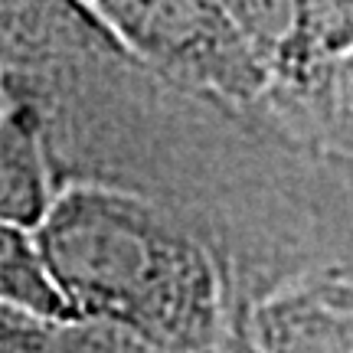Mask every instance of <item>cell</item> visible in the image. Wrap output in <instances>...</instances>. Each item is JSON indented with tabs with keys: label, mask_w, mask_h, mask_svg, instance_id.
<instances>
[{
	"label": "cell",
	"mask_w": 353,
	"mask_h": 353,
	"mask_svg": "<svg viewBox=\"0 0 353 353\" xmlns=\"http://www.w3.org/2000/svg\"><path fill=\"white\" fill-rule=\"evenodd\" d=\"M239 353H350L353 291L347 272L294 278L229 321Z\"/></svg>",
	"instance_id": "cell-3"
},
{
	"label": "cell",
	"mask_w": 353,
	"mask_h": 353,
	"mask_svg": "<svg viewBox=\"0 0 353 353\" xmlns=\"http://www.w3.org/2000/svg\"><path fill=\"white\" fill-rule=\"evenodd\" d=\"M0 304L46 317H76L43 262L33 229L0 219Z\"/></svg>",
	"instance_id": "cell-7"
},
{
	"label": "cell",
	"mask_w": 353,
	"mask_h": 353,
	"mask_svg": "<svg viewBox=\"0 0 353 353\" xmlns=\"http://www.w3.org/2000/svg\"><path fill=\"white\" fill-rule=\"evenodd\" d=\"M0 353H151L121 330L85 317H46L0 304Z\"/></svg>",
	"instance_id": "cell-6"
},
{
	"label": "cell",
	"mask_w": 353,
	"mask_h": 353,
	"mask_svg": "<svg viewBox=\"0 0 353 353\" xmlns=\"http://www.w3.org/2000/svg\"><path fill=\"white\" fill-rule=\"evenodd\" d=\"M85 7L114 46L170 85L223 105L268 95V65L219 0H85Z\"/></svg>",
	"instance_id": "cell-2"
},
{
	"label": "cell",
	"mask_w": 353,
	"mask_h": 353,
	"mask_svg": "<svg viewBox=\"0 0 353 353\" xmlns=\"http://www.w3.org/2000/svg\"><path fill=\"white\" fill-rule=\"evenodd\" d=\"M245 39L265 59L268 72L291 33V0H219Z\"/></svg>",
	"instance_id": "cell-8"
},
{
	"label": "cell",
	"mask_w": 353,
	"mask_h": 353,
	"mask_svg": "<svg viewBox=\"0 0 353 353\" xmlns=\"http://www.w3.org/2000/svg\"><path fill=\"white\" fill-rule=\"evenodd\" d=\"M353 0H291V33L272 65L268 92L327 95L350 79Z\"/></svg>",
	"instance_id": "cell-4"
},
{
	"label": "cell",
	"mask_w": 353,
	"mask_h": 353,
	"mask_svg": "<svg viewBox=\"0 0 353 353\" xmlns=\"http://www.w3.org/2000/svg\"><path fill=\"white\" fill-rule=\"evenodd\" d=\"M10 105V95H7V79H3V50H0V114Z\"/></svg>",
	"instance_id": "cell-9"
},
{
	"label": "cell",
	"mask_w": 353,
	"mask_h": 353,
	"mask_svg": "<svg viewBox=\"0 0 353 353\" xmlns=\"http://www.w3.org/2000/svg\"><path fill=\"white\" fill-rule=\"evenodd\" d=\"M56 190L37 105L23 99L10 101L0 114V219L37 229Z\"/></svg>",
	"instance_id": "cell-5"
},
{
	"label": "cell",
	"mask_w": 353,
	"mask_h": 353,
	"mask_svg": "<svg viewBox=\"0 0 353 353\" xmlns=\"http://www.w3.org/2000/svg\"><path fill=\"white\" fill-rule=\"evenodd\" d=\"M69 311L151 353H213L229 341L210 249L154 203L101 183L56 190L33 229Z\"/></svg>",
	"instance_id": "cell-1"
}]
</instances>
